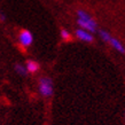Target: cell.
Here are the masks:
<instances>
[{"label": "cell", "instance_id": "7a4b0ae2", "mask_svg": "<svg viewBox=\"0 0 125 125\" xmlns=\"http://www.w3.org/2000/svg\"><path fill=\"white\" fill-rule=\"evenodd\" d=\"M19 40H20V44L24 47H28L30 46L33 42V37H32V33H31L29 30H23L20 31V37H19Z\"/></svg>", "mask_w": 125, "mask_h": 125}, {"label": "cell", "instance_id": "3957f363", "mask_svg": "<svg viewBox=\"0 0 125 125\" xmlns=\"http://www.w3.org/2000/svg\"><path fill=\"white\" fill-rule=\"evenodd\" d=\"M77 23H78V25H79L83 30L88 31L90 33L95 32V31L98 30V24H96V22L90 23V22H86V21H83V20L78 19V20H77Z\"/></svg>", "mask_w": 125, "mask_h": 125}, {"label": "cell", "instance_id": "52a82bcc", "mask_svg": "<svg viewBox=\"0 0 125 125\" xmlns=\"http://www.w3.org/2000/svg\"><path fill=\"white\" fill-rule=\"evenodd\" d=\"M77 15H78V19L83 20V21H86V22H90V23L95 22L94 20L92 19V16L88 13H86L85 10H78L77 11Z\"/></svg>", "mask_w": 125, "mask_h": 125}, {"label": "cell", "instance_id": "277c9868", "mask_svg": "<svg viewBox=\"0 0 125 125\" xmlns=\"http://www.w3.org/2000/svg\"><path fill=\"white\" fill-rule=\"evenodd\" d=\"M75 34L77 36V38H79L80 40H83L85 42H92L94 40V37L92 36V33H90L88 31L83 30V29H77Z\"/></svg>", "mask_w": 125, "mask_h": 125}, {"label": "cell", "instance_id": "5b68a950", "mask_svg": "<svg viewBox=\"0 0 125 125\" xmlns=\"http://www.w3.org/2000/svg\"><path fill=\"white\" fill-rule=\"evenodd\" d=\"M109 42L110 45L113 46V47H114V48H116L118 51V52H119V53L121 54H124L125 53V49H124V46L122 45L121 42H118L117 39L116 38H114V37H111V36H110V38L108 39V42Z\"/></svg>", "mask_w": 125, "mask_h": 125}, {"label": "cell", "instance_id": "9c48e42d", "mask_svg": "<svg viewBox=\"0 0 125 125\" xmlns=\"http://www.w3.org/2000/svg\"><path fill=\"white\" fill-rule=\"evenodd\" d=\"M61 37H62L63 40H65V42H71L72 40L71 34L69 33L67 30H64V29H62V30H61Z\"/></svg>", "mask_w": 125, "mask_h": 125}, {"label": "cell", "instance_id": "6da1fadb", "mask_svg": "<svg viewBox=\"0 0 125 125\" xmlns=\"http://www.w3.org/2000/svg\"><path fill=\"white\" fill-rule=\"evenodd\" d=\"M38 88H39V93H40L44 98H51V96L53 95V92H54L53 80L51 79L49 77H42V78L39 79Z\"/></svg>", "mask_w": 125, "mask_h": 125}, {"label": "cell", "instance_id": "ba28073f", "mask_svg": "<svg viewBox=\"0 0 125 125\" xmlns=\"http://www.w3.org/2000/svg\"><path fill=\"white\" fill-rule=\"evenodd\" d=\"M15 71L17 72L19 75H21V76H27L28 75L27 68H25L23 64H20V63H16L15 64Z\"/></svg>", "mask_w": 125, "mask_h": 125}, {"label": "cell", "instance_id": "8992f818", "mask_svg": "<svg viewBox=\"0 0 125 125\" xmlns=\"http://www.w3.org/2000/svg\"><path fill=\"white\" fill-rule=\"evenodd\" d=\"M27 70L31 73H34V72H37L40 69V65H39L38 62H36L33 60H28L27 61Z\"/></svg>", "mask_w": 125, "mask_h": 125}]
</instances>
